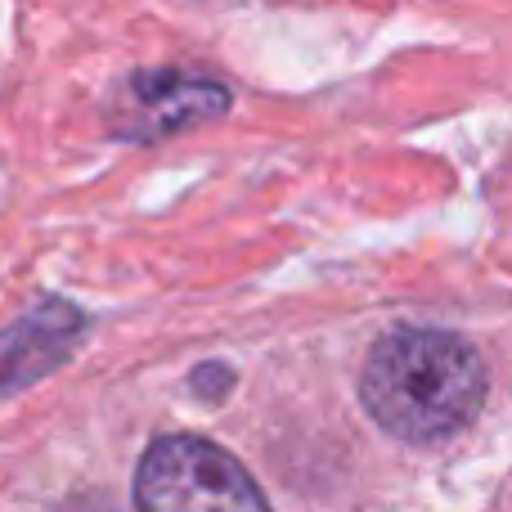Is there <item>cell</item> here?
I'll use <instances>...</instances> for the list:
<instances>
[{"label":"cell","mask_w":512,"mask_h":512,"mask_svg":"<svg viewBox=\"0 0 512 512\" xmlns=\"http://www.w3.org/2000/svg\"><path fill=\"white\" fill-rule=\"evenodd\" d=\"M135 504L140 508H265V495L252 486L243 463H234L212 441L194 436H167L140 459L135 477Z\"/></svg>","instance_id":"cell-2"},{"label":"cell","mask_w":512,"mask_h":512,"mask_svg":"<svg viewBox=\"0 0 512 512\" xmlns=\"http://www.w3.org/2000/svg\"><path fill=\"white\" fill-rule=\"evenodd\" d=\"M225 108H230V90L207 77L135 72V77H126L122 95H117L113 131L126 135V140H158V135H171L189 122H207Z\"/></svg>","instance_id":"cell-3"},{"label":"cell","mask_w":512,"mask_h":512,"mask_svg":"<svg viewBox=\"0 0 512 512\" xmlns=\"http://www.w3.org/2000/svg\"><path fill=\"white\" fill-rule=\"evenodd\" d=\"M81 328H86V319L68 301H45L41 310L5 328L0 333V396H14V391L32 387L36 378L59 369L77 351Z\"/></svg>","instance_id":"cell-4"},{"label":"cell","mask_w":512,"mask_h":512,"mask_svg":"<svg viewBox=\"0 0 512 512\" xmlns=\"http://www.w3.org/2000/svg\"><path fill=\"white\" fill-rule=\"evenodd\" d=\"M360 396L373 423L396 441H450L477 418L486 396V364L454 333L400 328L369 351Z\"/></svg>","instance_id":"cell-1"}]
</instances>
